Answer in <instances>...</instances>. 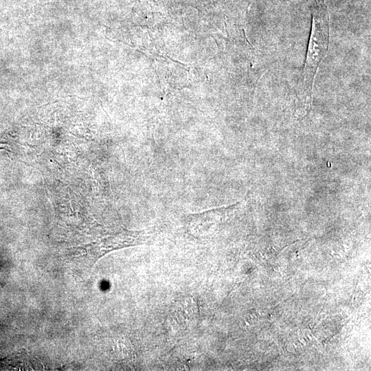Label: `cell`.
Wrapping results in <instances>:
<instances>
[{"label": "cell", "mask_w": 371, "mask_h": 371, "mask_svg": "<svg viewBox=\"0 0 371 371\" xmlns=\"http://www.w3.org/2000/svg\"><path fill=\"white\" fill-rule=\"evenodd\" d=\"M313 14L312 30L303 71L300 98L304 108L311 102L313 85L317 68L326 56L329 43L328 13L324 0H308Z\"/></svg>", "instance_id": "1"}]
</instances>
